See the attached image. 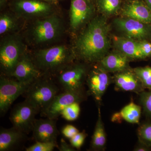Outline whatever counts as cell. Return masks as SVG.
<instances>
[{"instance_id":"cell-23","label":"cell","mask_w":151,"mask_h":151,"mask_svg":"<svg viewBox=\"0 0 151 151\" xmlns=\"http://www.w3.org/2000/svg\"><path fill=\"white\" fill-rule=\"evenodd\" d=\"M141 111V106L132 102L122 108L119 115L128 123L138 124L140 119Z\"/></svg>"},{"instance_id":"cell-9","label":"cell","mask_w":151,"mask_h":151,"mask_svg":"<svg viewBox=\"0 0 151 151\" xmlns=\"http://www.w3.org/2000/svg\"><path fill=\"white\" fill-rule=\"evenodd\" d=\"M39 113L33 105L25 100L13 108L9 119L13 127L28 134L32 131L35 116Z\"/></svg>"},{"instance_id":"cell-19","label":"cell","mask_w":151,"mask_h":151,"mask_svg":"<svg viewBox=\"0 0 151 151\" xmlns=\"http://www.w3.org/2000/svg\"><path fill=\"white\" fill-rule=\"evenodd\" d=\"M113 42L117 50L127 55L130 59H145L141 51L138 41L126 37L114 36Z\"/></svg>"},{"instance_id":"cell-20","label":"cell","mask_w":151,"mask_h":151,"mask_svg":"<svg viewBox=\"0 0 151 151\" xmlns=\"http://www.w3.org/2000/svg\"><path fill=\"white\" fill-rule=\"evenodd\" d=\"M25 133L13 127L0 131V151L10 150L25 138Z\"/></svg>"},{"instance_id":"cell-22","label":"cell","mask_w":151,"mask_h":151,"mask_svg":"<svg viewBox=\"0 0 151 151\" xmlns=\"http://www.w3.org/2000/svg\"><path fill=\"white\" fill-rule=\"evenodd\" d=\"M19 18L14 14L4 12L0 16V35L14 33L19 27Z\"/></svg>"},{"instance_id":"cell-21","label":"cell","mask_w":151,"mask_h":151,"mask_svg":"<svg viewBox=\"0 0 151 151\" xmlns=\"http://www.w3.org/2000/svg\"><path fill=\"white\" fill-rule=\"evenodd\" d=\"M106 139L105 127L101 117L100 108H99L98 119L91 141V149L93 150H103L106 146Z\"/></svg>"},{"instance_id":"cell-7","label":"cell","mask_w":151,"mask_h":151,"mask_svg":"<svg viewBox=\"0 0 151 151\" xmlns=\"http://www.w3.org/2000/svg\"><path fill=\"white\" fill-rule=\"evenodd\" d=\"M88 72L85 65L73 63L58 73V81L64 91L84 90Z\"/></svg>"},{"instance_id":"cell-12","label":"cell","mask_w":151,"mask_h":151,"mask_svg":"<svg viewBox=\"0 0 151 151\" xmlns=\"http://www.w3.org/2000/svg\"><path fill=\"white\" fill-rule=\"evenodd\" d=\"M108 73L99 65L88 71L87 73L86 81L88 88L87 93L98 103L102 100L111 82Z\"/></svg>"},{"instance_id":"cell-25","label":"cell","mask_w":151,"mask_h":151,"mask_svg":"<svg viewBox=\"0 0 151 151\" xmlns=\"http://www.w3.org/2000/svg\"><path fill=\"white\" fill-rule=\"evenodd\" d=\"M145 89L151 90V67H139L133 68Z\"/></svg>"},{"instance_id":"cell-8","label":"cell","mask_w":151,"mask_h":151,"mask_svg":"<svg viewBox=\"0 0 151 151\" xmlns=\"http://www.w3.org/2000/svg\"><path fill=\"white\" fill-rule=\"evenodd\" d=\"M2 75L0 78V112L6 113L18 97L24 94L30 84H25L18 80Z\"/></svg>"},{"instance_id":"cell-36","label":"cell","mask_w":151,"mask_h":151,"mask_svg":"<svg viewBox=\"0 0 151 151\" xmlns=\"http://www.w3.org/2000/svg\"><path fill=\"white\" fill-rule=\"evenodd\" d=\"M41 1H44L47 2L51 3V4L53 1V0H41Z\"/></svg>"},{"instance_id":"cell-1","label":"cell","mask_w":151,"mask_h":151,"mask_svg":"<svg viewBox=\"0 0 151 151\" xmlns=\"http://www.w3.org/2000/svg\"><path fill=\"white\" fill-rule=\"evenodd\" d=\"M110 30L105 16L93 18L76 40V57L89 63L100 62L111 48Z\"/></svg>"},{"instance_id":"cell-4","label":"cell","mask_w":151,"mask_h":151,"mask_svg":"<svg viewBox=\"0 0 151 151\" xmlns=\"http://www.w3.org/2000/svg\"><path fill=\"white\" fill-rule=\"evenodd\" d=\"M26 52L25 44L20 36L16 33L5 36L0 45V65L3 75L9 76Z\"/></svg>"},{"instance_id":"cell-29","label":"cell","mask_w":151,"mask_h":151,"mask_svg":"<svg viewBox=\"0 0 151 151\" xmlns=\"http://www.w3.org/2000/svg\"><path fill=\"white\" fill-rule=\"evenodd\" d=\"M57 146L55 142L36 141L35 144L26 149V151H52Z\"/></svg>"},{"instance_id":"cell-35","label":"cell","mask_w":151,"mask_h":151,"mask_svg":"<svg viewBox=\"0 0 151 151\" xmlns=\"http://www.w3.org/2000/svg\"><path fill=\"white\" fill-rule=\"evenodd\" d=\"M146 5L151 10V0H145Z\"/></svg>"},{"instance_id":"cell-13","label":"cell","mask_w":151,"mask_h":151,"mask_svg":"<svg viewBox=\"0 0 151 151\" xmlns=\"http://www.w3.org/2000/svg\"><path fill=\"white\" fill-rule=\"evenodd\" d=\"M94 8L88 0H71L70 10V27L75 31L93 18Z\"/></svg>"},{"instance_id":"cell-3","label":"cell","mask_w":151,"mask_h":151,"mask_svg":"<svg viewBox=\"0 0 151 151\" xmlns=\"http://www.w3.org/2000/svg\"><path fill=\"white\" fill-rule=\"evenodd\" d=\"M33 21L27 30V37L33 45L52 43L59 40L64 32L62 18L55 13Z\"/></svg>"},{"instance_id":"cell-2","label":"cell","mask_w":151,"mask_h":151,"mask_svg":"<svg viewBox=\"0 0 151 151\" xmlns=\"http://www.w3.org/2000/svg\"><path fill=\"white\" fill-rule=\"evenodd\" d=\"M31 56L36 66L43 76L57 74L73 64L76 58L73 49L65 45L38 50Z\"/></svg>"},{"instance_id":"cell-31","label":"cell","mask_w":151,"mask_h":151,"mask_svg":"<svg viewBox=\"0 0 151 151\" xmlns=\"http://www.w3.org/2000/svg\"><path fill=\"white\" fill-rule=\"evenodd\" d=\"M139 46L145 58L151 56V43L147 40L138 41Z\"/></svg>"},{"instance_id":"cell-16","label":"cell","mask_w":151,"mask_h":151,"mask_svg":"<svg viewBox=\"0 0 151 151\" xmlns=\"http://www.w3.org/2000/svg\"><path fill=\"white\" fill-rule=\"evenodd\" d=\"M116 89L125 92L140 93L145 91L142 82L133 69L116 73L113 78Z\"/></svg>"},{"instance_id":"cell-33","label":"cell","mask_w":151,"mask_h":151,"mask_svg":"<svg viewBox=\"0 0 151 151\" xmlns=\"http://www.w3.org/2000/svg\"><path fill=\"white\" fill-rule=\"evenodd\" d=\"M59 150L60 151H75L74 148L72 146L68 144L63 139H61L60 141V146L59 147Z\"/></svg>"},{"instance_id":"cell-28","label":"cell","mask_w":151,"mask_h":151,"mask_svg":"<svg viewBox=\"0 0 151 151\" xmlns=\"http://www.w3.org/2000/svg\"><path fill=\"white\" fill-rule=\"evenodd\" d=\"M139 101L146 116L151 119V90L139 94Z\"/></svg>"},{"instance_id":"cell-10","label":"cell","mask_w":151,"mask_h":151,"mask_svg":"<svg viewBox=\"0 0 151 151\" xmlns=\"http://www.w3.org/2000/svg\"><path fill=\"white\" fill-rule=\"evenodd\" d=\"M84 90L65 91L57 94L47 108L42 112L41 115L48 119H55L68 106L74 103H80L86 100Z\"/></svg>"},{"instance_id":"cell-17","label":"cell","mask_w":151,"mask_h":151,"mask_svg":"<svg viewBox=\"0 0 151 151\" xmlns=\"http://www.w3.org/2000/svg\"><path fill=\"white\" fill-rule=\"evenodd\" d=\"M130 58L121 52H113L108 54L99 62L100 66L108 72L118 73L129 69Z\"/></svg>"},{"instance_id":"cell-30","label":"cell","mask_w":151,"mask_h":151,"mask_svg":"<svg viewBox=\"0 0 151 151\" xmlns=\"http://www.w3.org/2000/svg\"><path fill=\"white\" fill-rule=\"evenodd\" d=\"M86 137L85 132H78L70 139V145L74 148L79 150L83 145Z\"/></svg>"},{"instance_id":"cell-26","label":"cell","mask_w":151,"mask_h":151,"mask_svg":"<svg viewBox=\"0 0 151 151\" xmlns=\"http://www.w3.org/2000/svg\"><path fill=\"white\" fill-rule=\"evenodd\" d=\"M139 141L151 147V122L141 125L137 129Z\"/></svg>"},{"instance_id":"cell-32","label":"cell","mask_w":151,"mask_h":151,"mask_svg":"<svg viewBox=\"0 0 151 151\" xmlns=\"http://www.w3.org/2000/svg\"><path fill=\"white\" fill-rule=\"evenodd\" d=\"M79 131L77 128L73 125H67L63 127L62 130V133L65 137L70 139L78 133Z\"/></svg>"},{"instance_id":"cell-37","label":"cell","mask_w":151,"mask_h":151,"mask_svg":"<svg viewBox=\"0 0 151 151\" xmlns=\"http://www.w3.org/2000/svg\"><path fill=\"white\" fill-rule=\"evenodd\" d=\"M89 1L91 2H92L93 1H95V0H88Z\"/></svg>"},{"instance_id":"cell-24","label":"cell","mask_w":151,"mask_h":151,"mask_svg":"<svg viewBox=\"0 0 151 151\" xmlns=\"http://www.w3.org/2000/svg\"><path fill=\"white\" fill-rule=\"evenodd\" d=\"M99 12L104 16L113 15L121 9V0H97Z\"/></svg>"},{"instance_id":"cell-14","label":"cell","mask_w":151,"mask_h":151,"mask_svg":"<svg viewBox=\"0 0 151 151\" xmlns=\"http://www.w3.org/2000/svg\"><path fill=\"white\" fill-rule=\"evenodd\" d=\"M43 76L36 66L31 55L26 52L9 76L14 77L22 83L31 84Z\"/></svg>"},{"instance_id":"cell-5","label":"cell","mask_w":151,"mask_h":151,"mask_svg":"<svg viewBox=\"0 0 151 151\" xmlns=\"http://www.w3.org/2000/svg\"><path fill=\"white\" fill-rule=\"evenodd\" d=\"M40 77L30 84L24 93L25 100L41 113L59 94V89L50 79Z\"/></svg>"},{"instance_id":"cell-27","label":"cell","mask_w":151,"mask_h":151,"mask_svg":"<svg viewBox=\"0 0 151 151\" xmlns=\"http://www.w3.org/2000/svg\"><path fill=\"white\" fill-rule=\"evenodd\" d=\"M80 112L79 103H74L66 107L61 112L60 115L68 121H73L78 118Z\"/></svg>"},{"instance_id":"cell-15","label":"cell","mask_w":151,"mask_h":151,"mask_svg":"<svg viewBox=\"0 0 151 151\" xmlns=\"http://www.w3.org/2000/svg\"><path fill=\"white\" fill-rule=\"evenodd\" d=\"M36 142H55L59 134L55 119H35L32 129Z\"/></svg>"},{"instance_id":"cell-34","label":"cell","mask_w":151,"mask_h":151,"mask_svg":"<svg viewBox=\"0 0 151 151\" xmlns=\"http://www.w3.org/2000/svg\"><path fill=\"white\" fill-rule=\"evenodd\" d=\"M151 150V147L146 145L144 143L139 141L137 145L134 149V151H149Z\"/></svg>"},{"instance_id":"cell-6","label":"cell","mask_w":151,"mask_h":151,"mask_svg":"<svg viewBox=\"0 0 151 151\" xmlns=\"http://www.w3.org/2000/svg\"><path fill=\"white\" fill-rule=\"evenodd\" d=\"M13 11L19 19L33 20L55 13L51 3L41 0H16Z\"/></svg>"},{"instance_id":"cell-18","label":"cell","mask_w":151,"mask_h":151,"mask_svg":"<svg viewBox=\"0 0 151 151\" xmlns=\"http://www.w3.org/2000/svg\"><path fill=\"white\" fill-rule=\"evenodd\" d=\"M122 14L125 17L151 24L150 9L140 1H133L127 3L123 8Z\"/></svg>"},{"instance_id":"cell-11","label":"cell","mask_w":151,"mask_h":151,"mask_svg":"<svg viewBox=\"0 0 151 151\" xmlns=\"http://www.w3.org/2000/svg\"><path fill=\"white\" fill-rule=\"evenodd\" d=\"M113 22L117 29L126 37L137 41L151 37V24L125 17L115 19Z\"/></svg>"}]
</instances>
